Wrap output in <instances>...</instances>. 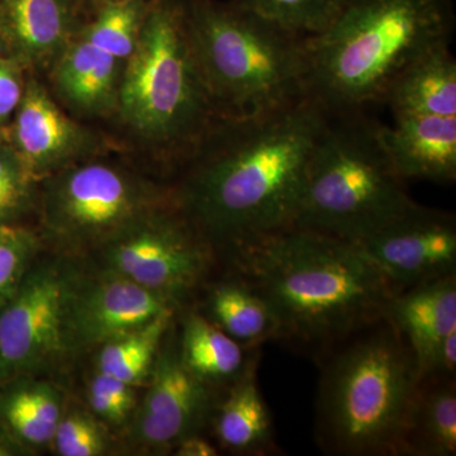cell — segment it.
<instances>
[{
    "label": "cell",
    "mask_w": 456,
    "mask_h": 456,
    "mask_svg": "<svg viewBox=\"0 0 456 456\" xmlns=\"http://www.w3.org/2000/svg\"><path fill=\"white\" fill-rule=\"evenodd\" d=\"M330 113L305 95L216 123L189 159L176 206L218 254L293 226L308 159Z\"/></svg>",
    "instance_id": "cell-1"
},
{
    "label": "cell",
    "mask_w": 456,
    "mask_h": 456,
    "mask_svg": "<svg viewBox=\"0 0 456 456\" xmlns=\"http://www.w3.org/2000/svg\"><path fill=\"white\" fill-rule=\"evenodd\" d=\"M274 312L278 342L323 354L384 317L391 287L354 242L289 226L220 255Z\"/></svg>",
    "instance_id": "cell-2"
},
{
    "label": "cell",
    "mask_w": 456,
    "mask_h": 456,
    "mask_svg": "<svg viewBox=\"0 0 456 456\" xmlns=\"http://www.w3.org/2000/svg\"><path fill=\"white\" fill-rule=\"evenodd\" d=\"M452 0H346L322 32L305 38L308 95L329 113L383 102L416 59L448 45Z\"/></svg>",
    "instance_id": "cell-3"
},
{
    "label": "cell",
    "mask_w": 456,
    "mask_h": 456,
    "mask_svg": "<svg viewBox=\"0 0 456 456\" xmlns=\"http://www.w3.org/2000/svg\"><path fill=\"white\" fill-rule=\"evenodd\" d=\"M314 437L335 456H401L419 370L406 342L375 321L316 360Z\"/></svg>",
    "instance_id": "cell-4"
},
{
    "label": "cell",
    "mask_w": 456,
    "mask_h": 456,
    "mask_svg": "<svg viewBox=\"0 0 456 456\" xmlns=\"http://www.w3.org/2000/svg\"><path fill=\"white\" fill-rule=\"evenodd\" d=\"M200 73L224 118L254 116L308 95L305 36L232 0H187Z\"/></svg>",
    "instance_id": "cell-5"
},
{
    "label": "cell",
    "mask_w": 456,
    "mask_h": 456,
    "mask_svg": "<svg viewBox=\"0 0 456 456\" xmlns=\"http://www.w3.org/2000/svg\"><path fill=\"white\" fill-rule=\"evenodd\" d=\"M380 130L360 110L330 113L305 167L293 226L356 242L416 206Z\"/></svg>",
    "instance_id": "cell-6"
},
{
    "label": "cell",
    "mask_w": 456,
    "mask_h": 456,
    "mask_svg": "<svg viewBox=\"0 0 456 456\" xmlns=\"http://www.w3.org/2000/svg\"><path fill=\"white\" fill-rule=\"evenodd\" d=\"M117 108L132 131L188 160L224 118L194 55L187 0H150L136 49L123 65Z\"/></svg>",
    "instance_id": "cell-7"
},
{
    "label": "cell",
    "mask_w": 456,
    "mask_h": 456,
    "mask_svg": "<svg viewBox=\"0 0 456 456\" xmlns=\"http://www.w3.org/2000/svg\"><path fill=\"white\" fill-rule=\"evenodd\" d=\"M175 202L122 167L88 163L50 175L42 196V222L62 250H99L152 212Z\"/></svg>",
    "instance_id": "cell-8"
},
{
    "label": "cell",
    "mask_w": 456,
    "mask_h": 456,
    "mask_svg": "<svg viewBox=\"0 0 456 456\" xmlns=\"http://www.w3.org/2000/svg\"><path fill=\"white\" fill-rule=\"evenodd\" d=\"M103 269L167 297L183 307L200 292L220 263L176 202L132 224L99 248Z\"/></svg>",
    "instance_id": "cell-9"
},
{
    "label": "cell",
    "mask_w": 456,
    "mask_h": 456,
    "mask_svg": "<svg viewBox=\"0 0 456 456\" xmlns=\"http://www.w3.org/2000/svg\"><path fill=\"white\" fill-rule=\"evenodd\" d=\"M77 277L56 261L28 270L0 311V383L31 377L68 353L66 316Z\"/></svg>",
    "instance_id": "cell-10"
},
{
    "label": "cell",
    "mask_w": 456,
    "mask_h": 456,
    "mask_svg": "<svg viewBox=\"0 0 456 456\" xmlns=\"http://www.w3.org/2000/svg\"><path fill=\"white\" fill-rule=\"evenodd\" d=\"M354 244L380 273L393 294L456 274L452 213L417 203L391 224Z\"/></svg>",
    "instance_id": "cell-11"
},
{
    "label": "cell",
    "mask_w": 456,
    "mask_h": 456,
    "mask_svg": "<svg viewBox=\"0 0 456 456\" xmlns=\"http://www.w3.org/2000/svg\"><path fill=\"white\" fill-rule=\"evenodd\" d=\"M180 308L167 297L110 270L88 279L77 275L66 316L69 351L102 346L165 311Z\"/></svg>",
    "instance_id": "cell-12"
},
{
    "label": "cell",
    "mask_w": 456,
    "mask_h": 456,
    "mask_svg": "<svg viewBox=\"0 0 456 456\" xmlns=\"http://www.w3.org/2000/svg\"><path fill=\"white\" fill-rule=\"evenodd\" d=\"M151 382L134 417V439L155 449H174L208 426L218 393L191 373L179 354L178 342L156 355Z\"/></svg>",
    "instance_id": "cell-13"
},
{
    "label": "cell",
    "mask_w": 456,
    "mask_h": 456,
    "mask_svg": "<svg viewBox=\"0 0 456 456\" xmlns=\"http://www.w3.org/2000/svg\"><path fill=\"white\" fill-rule=\"evenodd\" d=\"M9 134L11 145L36 180L70 167L89 146V134L35 79L26 84Z\"/></svg>",
    "instance_id": "cell-14"
},
{
    "label": "cell",
    "mask_w": 456,
    "mask_h": 456,
    "mask_svg": "<svg viewBox=\"0 0 456 456\" xmlns=\"http://www.w3.org/2000/svg\"><path fill=\"white\" fill-rule=\"evenodd\" d=\"M86 0H0V44L12 61L28 68L55 64L82 28Z\"/></svg>",
    "instance_id": "cell-15"
},
{
    "label": "cell",
    "mask_w": 456,
    "mask_h": 456,
    "mask_svg": "<svg viewBox=\"0 0 456 456\" xmlns=\"http://www.w3.org/2000/svg\"><path fill=\"white\" fill-rule=\"evenodd\" d=\"M380 134L387 155L404 180L455 182L456 117H395V125H382Z\"/></svg>",
    "instance_id": "cell-16"
},
{
    "label": "cell",
    "mask_w": 456,
    "mask_h": 456,
    "mask_svg": "<svg viewBox=\"0 0 456 456\" xmlns=\"http://www.w3.org/2000/svg\"><path fill=\"white\" fill-rule=\"evenodd\" d=\"M260 350L244 373L217 395L208 425L222 448L236 455L281 454L272 416L259 387Z\"/></svg>",
    "instance_id": "cell-17"
},
{
    "label": "cell",
    "mask_w": 456,
    "mask_h": 456,
    "mask_svg": "<svg viewBox=\"0 0 456 456\" xmlns=\"http://www.w3.org/2000/svg\"><path fill=\"white\" fill-rule=\"evenodd\" d=\"M384 318L406 342L421 377L437 345L456 331V274L393 294Z\"/></svg>",
    "instance_id": "cell-18"
},
{
    "label": "cell",
    "mask_w": 456,
    "mask_h": 456,
    "mask_svg": "<svg viewBox=\"0 0 456 456\" xmlns=\"http://www.w3.org/2000/svg\"><path fill=\"white\" fill-rule=\"evenodd\" d=\"M221 281H206L200 314L246 349H257L278 341L277 318L266 299L236 270Z\"/></svg>",
    "instance_id": "cell-19"
},
{
    "label": "cell",
    "mask_w": 456,
    "mask_h": 456,
    "mask_svg": "<svg viewBox=\"0 0 456 456\" xmlns=\"http://www.w3.org/2000/svg\"><path fill=\"white\" fill-rule=\"evenodd\" d=\"M123 61L79 35L53 64L57 92L83 113L99 114L117 107Z\"/></svg>",
    "instance_id": "cell-20"
},
{
    "label": "cell",
    "mask_w": 456,
    "mask_h": 456,
    "mask_svg": "<svg viewBox=\"0 0 456 456\" xmlns=\"http://www.w3.org/2000/svg\"><path fill=\"white\" fill-rule=\"evenodd\" d=\"M383 102L395 117H456V61L450 44L435 47L407 66Z\"/></svg>",
    "instance_id": "cell-21"
},
{
    "label": "cell",
    "mask_w": 456,
    "mask_h": 456,
    "mask_svg": "<svg viewBox=\"0 0 456 456\" xmlns=\"http://www.w3.org/2000/svg\"><path fill=\"white\" fill-rule=\"evenodd\" d=\"M456 455V377L426 375L408 410L401 456Z\"/></svg>",
    "instance_id": "cell-22"
},
{
    "label": "cell",
    "mask_w": 456,
    "mask_h": 456,
    "mask_svg": "<svg viewBox=\"0 0 456 456\" xmlns=\"http://www.w3.org/2000/svg\"><path fill=\"white\" fill-rule=\"evenodd\" d=\"M182 320L180 358L198 379L217 393L235 382L261 349H246L198 310L188 311Z\"/></svg>",
    "instance_id": "cell-23"
},
{
    "label": "cell",
    "mask_w": 456,
    "mask_h": 456,
    "mask_svg": "<svg viewBox=\"0 0 456 456\" xmlns=\"http://www.w3.org/2000/svg\"><path fill=\"white\" fill-rule=\"evenodd\" d=\"M0 393V425L20 445L53 443L64 415L62 398L55 387L29 377L5 383Z\"/></svg>",
    "instance_id": "cell-24"
},
{
    "label": "cell",
    "mask_w": 456,
    "mask_h": 456,
    "mask_svg": "<svg viewBox=\"0 0 456 456\" xmlns=\"http://www.w3.org/2000/svg\"><path fill=\"white\" fill-rule=\"evenodd\" d=\"M178 310L165 311L132 331L102 345L98 370L136 386L151 371L161 341Z\"/></svg>",
    "instance_id": "cell-25"
},
{
    "label": "cell",
    "mask_w": 456,
    "mask_h": 456,
    "mask_svg": "<svg viewBox=\"0 0 456 456\" xmlns=\"http://www.w3.org/2000/svg\"><path fill=\"white\" fill-rule=\"evenodd\" d=\"M150 0H116L95 7V17L77 35L125 62L136 49Z\"/></svg>",
    "instance_id": "cell-26"
},
{
    "label": "cell",
    "mask_w": 456,
    "mask_h": 456,
    "mask_svg": "<svg viewBox=\"0 0 456 456\" xmlns=\"http://www.w3.org/2000/svg\"><path fill=\"white\" fill-rule=\"evenodd\" d=\"M287 31L311 37L334 22L346 0H235Z\"/></svg>",
    "instance_id": "cell-27"
},
{
    "label": "cell",
    "mask_w": 456,
    "mask_h": 456,
    "mask_svg": "<svg viewBox=\"0 0 456 456\" xmlns=\"http://www.w3.org/2000/svg\"><path fill=\"white\" fill-rule=\"evenodd\" d=\"M40 248V237L28 228L0 222V311L16 296Z\"/></svg>",
    "instance_id": "cell-28"
},
{
    "label": "cell",
    "mask_w": 456,
    "mask_h": 456,
    "mask_svg": "<svg viewBox=\"0 0 456 456\" xmlns=\"http://www.w3.org/2000/svg\"><path fill=\"white\" fill-rule=\"evenodd\" d=\"M35 183L11 142H0V222L16 224L28 211Z\"/></svg>",
    "instance_id": "cell-29"
},
{
    "label": "cell",
    "mask_w": 456,
    "mask_h": 456,
    "mask_svg": "<svg viewBox=\"0 0 456 456\" xmlns=\"http://www.w3.org/2000/svg\"><path fill=\"white\" fill-rule=\"evenodd\" d=\"M53 443L61 456H98L104 454L106 432L92 415L80 411L64 413L57 425Z\"/></svg>",
    "instance_id": "cell-30"
},
{
    "label": "cell",
    "mask_w": 456,
    "mask_h": 456,
    "mask_svg": "<svg viewBox=\"0 0 456 456\" xmlns=\"http://www.w3.org/2000/svg\"><path fill=\"white\" fill-rule=\"evenodd\" d=\"M25 86L18 64L11 59L0 57V125L7 122L12 114L16 113Z\"/></svg>",
    "instance_id": "cell-31"
},
{
    "label": "cell",
    "mask_w": 456,
    "mask_h": 456,
    "mask_svg": "<svg viewBox=\"0 0 456 456\" xmlns=\"http://www.w3.org/2000/svg\"><path fill=\"white\" fill-rule=\"evenodd\" d=\"M426 375L456 377V331L445 336L437 345L421 377Z\"/></svg>",
    "instance_id": "cell-32"
},
{
    "label": "cell",
    "mask_w": 456,
    "mask_h": 456,
    "mask_svg": "<svg viewBox=\"0 0 456 456\" xmlns=\"http://www.w3.org/2000/svg\"><path fill=\"white\" fill-rule=\"evenodd\" d=\"M88 395L90 408L103 421L113 425H122L131 416V411L123 407L107 393L99 391L94 387H89Z\"/></svg>",
    "instance_id": "cell-33"
},
{
    "label": "cell",
    "mask_w": 456,
    "mask_h": 456,
    "mask_svg": "<svg viewBox=\"0 0 456 456\" xmlns=\"http://www.w3.org/2000/svg\"><path fill=\"white\" fill-rule=\"evenodd\" d=\"M175 455L178 456H216L218 450L215 445L202 436V434H194L185 437L176 444Z\"/></svg>",
    "instance_id": "cell-34"
},
{
    "label": "cell",
    "mask_w": 456,
    "mask_h": 456,
    "mask_svg": "<svg viewBox=\"0 0 456 456\" xmlns=\"http://www.w3.org/2000/svg\"><path fill=\"white\" fill-rule=\"evenodd\" d=\"M20 444L16 440L12 439L11 436L4 432V435H0V456H11L20 454Z\"/></svg>",
    "instance_id": "cell-35"
},
{
    "label": "cell",
    "mask_w": 456,
    "mask_h": 456,
    "mask_svg": "<svg viewBox=\"0 0 456 456\" xmlns=\"http://www.w3.org/2000/svg\"><path fill=\"white\" fill-rule=\"evenodd\" d=\"M90 2L94 7H98V5L104 4V3L116 2V0H90Z\"/></svg>",
    "instance_id": "cell-36"
},
{
    "label": "cell",
    "mask_w": 456,
    "mask_h": 456,
    "mask_svg": "<svg viewBox=\"0 0 456 456\" xmlns=\"http://www.w3.org/2000/svg\"><path fill=\"white\" fill-rule=\"evenodd\" d=\"M3 141H7V134L4 131L0 130V142Z\"/></svg>",
    "instance_id": "cell-37"
},
{
    "label": "cell",
    "mask_w": 456,
    "mask_h": 456,
    "mask_svg": "<svg viewBox=\"0 0 456 456\" xmlns=\"http://www.w3.org/2000/svg\"><path fill=\"white\" fill-rule=\"evenodd\" d=\"M0 51H2V44H0Z\"/></svg>",
    "instance_id": "cell-38"
}]
</instances>
